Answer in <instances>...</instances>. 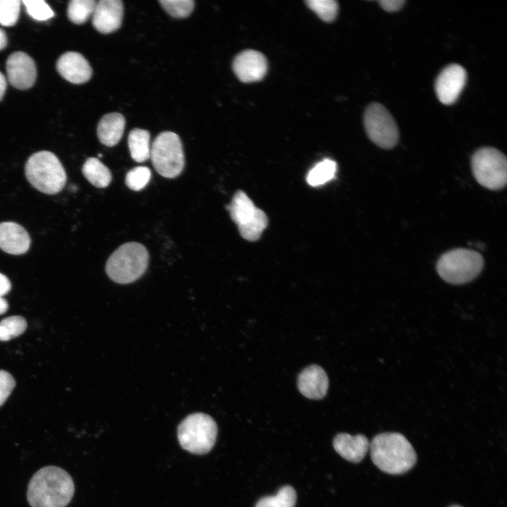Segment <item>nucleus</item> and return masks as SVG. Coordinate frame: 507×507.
Here are the masks:
<instances>
[{"label":"nucleus","instance_id":"obj_1","mask_svg":"<svg viewBox=\"0 0 507 507\" xmlns=\"http://www.w3.org/2000/svg\"><path fill=\"white\" fill-rule=\"evenodd\" d=\"M70 475L56 466H46L31 478L27 498L31 507H65L74 494Z\"/></svg>","mask_w":507,"mask_h":507},{"label":"nucleus","instance_id":"obj_2","mask_svg":"<svg viewBox=\"0 0 507 507\" xmlns=\"http://www.w3.org/2000/svg\"><path fill=\"white\" fill-rule=\"evenodd\" d=\"M373 463L382 471L399 475L411 470L417 455L411 444L401 434L384 432L376 435L370 443Z\"/></svg>","mask_w":507,"mask_h":507},{"label":"nucleus","instance_id":"obj_3","mask_svg":"<svg viewBox=\"0 0 507 507\" xmlns=\"http://www.w3.org/2000/svg\"><path fill=\"white\" fill-rule=\"evenodd\" d=\"M28 182L39 192L55 194L66 183V173L61 161L52 152L41 151L32 154L25 164Z\"/></svg>","mask_w":507,"mask_h":507},{"label":"nucleus","instance_id":"obj_4","mask_svg":"<svg viewBox=\"0 0 507 507\" xmlns=\"http://www.w3.org/2000/svg\"><path fill=\"white\" fill-rule=\"evenodd\" d=\"M149 253L142 244L127 242L118 247L108 258L106 272L111 280L119 284L131 283L146 271Z\"/></svg>","mask_w":507,"mask_h":507},{"label":"nucleus","instance_id":"obj_5","mask_svg":"<svg viewBox=\"0 0 507 507\" xmlns=\"http://www.w3.org/2000/svg\"><path fill=\"white\" fill-rule=\"evenodd\" d=\"M218 434L215 420L203 413H192L186 417L177 427V438L182 449L202 455L213 447Z\"/></svg>","mask_w":507,"mask_h":507},{"label":"nucleus","instance_id":"obj_6","mask_svg":"<svg viewBox=\"0 0 507 507\" xmlns=\"http://www.w3.org/2000/svg\"><path fill=\"white\" fill-rule=\"evenodd\" d=\"M483 266V258L477 251L455 249L444 253L439 258L437 271L446 282L463 284L474 280Z\"/></svg>","mask_w":507,"mask_h":507},{"label":"nucleus","instance_id":"obj_7","mask_svg":"<svg viewBox=\"0 0 507 507\" xmlns=\"http://www.w3.org/2000/svg\"><path fill=\"white\" fill-rule=\"evenodd\" d=\"M150 158L161 176L175 178L180 175L184 167V155L178 135L169 131L160 133L152 144Z\"/></svg>","mask_w":507,"mask_h":507},{"label":"nucleus","instance_id":"obj_8","mask_svg":"<svg viewBox=\"0 0 507 507\" xmlns=\"http://www.w3.org/2000/svg\"><path fill=\"white\" fill-rule=\"evenodd\" d=\"M471 167L474 177L482 187L499 190L506 186L507 161L499 150L492 147L478 149L472 157Z\"/></svg>","mask_w":507,"mask_h":507},{"label":"nucleus","instance_id":"obj_9","mask_svg":"<svg viewBox=\"0 0 507 507\" xmlns=\"http://www.w3.org/2000/svg\"><path fill=\"white\" fill-rule=\"evenodd\" d=\"M364 125L368 137L378 146L391 149L397 144V126L384 106L377 103L370 104L364 115Z\"/></svg>","mask_w":507,"mask_h":507},{"label":"nucleus","instance_id":"obj_10","mask_svg":"<svg viewBox=\"0 0 507 507\" xmlns=\"http://www.w3.org/2000/svg\"><path fill=\"white\" fill-rule=\"evenodd\" d=\"M466 77L465 70L458 64H451L444 68L435 81L438 99L446 105L454 103L465 84Z\"/></svg>","mask_w":507,"mask_h":507},{"label":"nucleus","instance_id":"obj_11","mask_svg":"<svg viewBox=\"0 0 507 507\" xmlns=\"http://www.w3.org/2000/svg\"><path fill=\"white\" fill-rule=\"evenodd\" d=\"M6 73L10 84L18 89L30 88L37 77L34 60L22 51L14 52L8 56L6 61Z\"/></svg>","mask_w":507,"mask_h":507},{"label":"nucleus","instance_id":"obj_12","mask_svg":"<svg viewBox=\"0 0 507 507\" xmlns=\"http://www.w3.org/2000/svg\"><path fill=\"white\" fill-rule=\"evenodd\" d=\"M232 69L238 79L243 82L261 80L265 75L268 64L265 57L256 50H245L234 59Z\"/></svg>","mask_w":507,"mask_h":507},{"label":"nucleus","instance_id":"obj_13","mask_svg":"<svg viewBox=\"0 0 507 507\" xmlns=\"http://www.w3.org/2000/svg\"><path fill=\"white\" fill-rule=\"evenodd\" d=\"M123 16L120 0H101L96 4L92 14V25L99 32L108 34L118 30Z\"/></svg>","mask_w":507,"mask_h":507},{"label":"nucleus","instance_id":"obj_14","mask_svg":"<svg viewBox=\"0 0 507 507\" xmlns=\"http://www.w3.org/2000/svg\"><path fill=\"white\" fill-rule=\"evenodd\" d=\"M56 69L67 81L73 84H82L89 81L92 75L88 61L80 53L68 51L57 61Z\"/></svg>","mask_w":507,"mask_h":507},{"label":"nucleus","instance_id":"obj_15","mask_svg":"<svg viewBox=\"0 0 507 507\" xmlns=\"http://www.w3.org/2000/svg\"><path fill=\"white\" fill-rule=\"evenodd\" d=\"M328 384L326 373L316 365L306 368L299 374L297 383L299 392L311 399L323 398L327 392Z\"/></svg>","mask_w":507,"mask_h":507},{"label":"nucleus","instance_id":"obj_16","mask_svg":"<svg viewBox=\"0 0 507 507\" xmlns=\"http://www.w3.org/2000/svg\"><path fill=\"white\" fill-rule=\"evenodd\" d=\"M30 237L25 229L14 222L0 223V249L13 255H20L27 251L30 246Z\"/></svg>","mask_w":507,"mask_h":507},{"label":"nucleus","instance_id":"obj_17","mask_svg":"<svg viewBox=\"0 0 507 507\" xmlns=\"http://www.w3.org/2000/svg\"><path fill=\"white\" fill-rule=\"evenodd\" d=\"M333 447L346 461L359 463L369 450L370 442L363 434L352 436L347 433H339L333 440Z\"/></svg>","mask_w":507,"mask_h":507},{"label":"nucleus","instance_id":"obj_18","mask_svg":"<svg viewBox=\"0 0 507 507\" xmlns=\"http://www.w3.org/2000/svg\"><path fill=\"white\" fill-rule=\"evenodd\" d=\"M125 126V119L119 113L104 115L97 126V137L101 144L113 146L120 140Z\"/></svg>","mask_w":507,"mask_h":507},{"label":"nucleus","instance_id":"obj_19","mask_svg":"<svg viewBox=\"0 0 507 507\" xmlns=\"http://www.w3.org/2000/svg\"><path fill=\"white\" fill-rule=\"evenodd\" d=\"M232 220L239 226L249 220L255 214L257 207L243 191H237L227 206Z\"/></svg>","mask_w":507,"mask_h":507},{"label":"nucleus","instance_id":"obj_20","mask_svg":"<svg viewBox=\"0 0 507 507\" xmlns=\"http://www.w3.org/2000/svg\"><path fill=\"white\" fill-rule=\"evenodd\" d=\"M150 134L149 131L139 128L131 130L128 135V147L132 158L142 163L150 158Z\"/></svg>","mask_w":507,"mask_h":507},{"label":"nucleus","instance_id":"obj_21","mask_svg":"<svg viewBox=\"0 0 507 507\" xmlns=\"http://www.w3.org/2000/svg\"><path fill=\"white\" fill-rule=\"evenodd\" d=\"M82 170L85 178L98 188L108 187L112 180L110 170L97 158H87L83 164Z\"/></svg>","mask_w":507,"mask_h":507},{"label":"nucleus","instance_id":"obj_22","mask_svg":"<svg viewBox=\"0 0 507 507\" xmlns=\"http://www.w3.org/2000/svg\"><path fill=\"white\" fill-rule=\"evenodd\" d=\"M265 213L257 208L254 215L245 223L238 226L240 235L245 239L254 242L258 239L268 225Z\"/></svg>","mask_w":507,"mask_h":507},{"label":"nucleus","instance_id":"obj_23","mask_svg":"<svg viewBox=\"0 0 507 507\" xmlns=\"http://www.w3.org/2000/svg\"><path fill=\"white\" fill-rule=\"evenodd\" d=\"M337 170V163L331 159L318 163L308 172L306 181L313 187L322 185L332 180Z\"/></svg>","mask_w":507,"mask_h":507},{"label":"nucleus","instance_id":"obj_24","mask_svg":"<svg viewBox=\"0 0 507 507\" xmlns=\"http://www.w3.org/2000/svg\"><path fill=\"white\" fill-rule=\"evenodd\" d=\"M296 501V493L289 485L280 488L273 496L261 498L255 507H294Z\"/></svg>","mask_w":507,"mask_h":507},{"label":"nucleus","instance_id":"obj_25","mask_svg":"<svg viewBox=\"0 0 507 507\" xmlns=\"http://www.w3.org/2000/svg\"><path fill=\"white\" fill-rule=\"evenodd\" d=\"M96 2L94 0H72L68 6L69 20L75 24L84 23L94 13Z\"/></svg>","mask_w":507,"mask_h":507},{"label":"nucleus","instance_id":"obj_26","mask_svg":"<svg viewBox=\"0 0 507 507\" xmlns=\"http://www.w3.org/2000/svg\"><path fill=\"white\" fill-rule=\"evenodd\" d=\"M27 328V323L20 315H13L0 321V341H8L22 334Z\"/></svg>","mask_w":507,"mask_h":507},{"label":"nucleus","instance_id":"obj_27","mask_svg":"<svg viewBox=\"0 0 507 507\" xmlns=\"http://www.w3.org/2000/svg\"><path fill=\"white\" fill-rule=\"evenodd\" d=\"M306 4L320 19L325 22L334 20L338 11V4L334 0H308Z\"/></svg>","mask_w":507,"mask_h":507},{"label":"nucleus","instance_id":"obj_28","mask_svg":"<svg viewBox=\"0 0 507 507\" xmlns=\"http://www.w3.org/2000/svg\"><path fill=\"white\" fill-rule=\"evenodd\" d=\"M151 177V173L148 167L137 166L127 172L125 184L133 191H140L147 185Z\"/></svg>","mask_w":507,"mask_h":507},{"label":"nucleus","instance_id":"obj_29","mask_svg":"<svg viewBox=\"0 0 507 507\" xmlns=\"http://www.w3.org/2000/svg\"><path fill=\"white\" fill-rule=\"evenodd\" d=\"M159 3L168 14L177 18H187L194 6L192 0H160Z\"/></svg>","mask_w":507,"mask_h":507},{"label":"nucleus","instance_id":"obj_30","mask_svg":"<svg viewBox=\"0 0 507 507\" xmlns=\"http://www.w3.org/2000/svg\"><path fill=\"white\" fill-rule=\"evenodd\" d=\"M20 4V0H0V25L9 27L16 23Z\"/></svg>","mask_w":507,"mask_h":507},{"label":"nucleus","instance_id":"obj_31","mask_svg":"<svg viewBox=\"0 0 507 507\" xmlns=\"http://www.w3.org/2000/svg\"><path fill=\"white\" fill-rule=\"evenodd\" d=\"M22 2L25 6L27 13L35 20H46L54 15L52 9L43 0H23Z\"/></svg>","mask_w":507,"mask_h":507},{"label":"nucleus","instance_id":"obj_32","mask_svg":"<svg viewBox=\"0 0 507 507\" xmlns=\"http://www.w3.org/2000/svg\"><path fill=\"white\" fill-rule=\"evenodd\" d=\"M15 386L13 376L7 371L0 370V406L6 401Z\"/></svg>","mask_w":507,"mask_h":507},{"label":"nucleus","instance_id":"obj_33","mask_svg":"<svg viewBox=\"0 0 507 507\" xmlns=\"http://www.w3.org/2000/svg\"><path fill=\"white\" fill-rule=\"evenodd\" d=\"M378 2L384 10L389 12L399 10L405 3L403 0H381Z\"/></svg>","mask_w":507,"mask_h":507},{"label":"nucleus","instance_id":"obj_34","mask_svg":"<svg viewBox=\"0 0 507 507\" xmlns=\"http://www.w3.org/2000/svg\"><path fill=\"white\" fill-rule=\"evenodd\" d=\"M11 288V284L8 278L4 274L0 273V296L6 294Z\"/></svg>","mask_w":507,"mask_h":507},{"label":"nucleus","instance_id":"obj_35","mask_svg":"<svg viewBox=\"0 0 507 507\" xmlns=\"http://www.w3.org/2000/svg\"><path fill=\"white\" fill-rule=\"evenodd\" d=\"M6 80L2 73L0 72V101L4 97L6 89Z\"/></svg>","mask_w":507,"mask_h":507},{"label":"nucleus","instance_id":"obj_36","mask_svg":"<svg viewBox=\"0 0 507 507\" xmlns=\"http://www.w3.org/2000/svg\"><path fill=\"white\" fill-rule=\"evenodd\" d=\"M7 45V36L4 30L0 28V51Z\"/></svg>","mask_w":507,"mask_h":507},{"label":"nucleus","instance_id":"obj_37","mask_svg":"<svg viewBox=\"0 0 507 507\" xmlns=\"http://www.w3.org/2000/svg\"><path fill=\"white\" fill-rule=\"evenodd\" d=\"M8 308V302L2 296H0V315L5 313Z\"/></svg>","mask_w":507,"mask_h":507},{"label":"nucleus","instance_id":"obj_38","mask_svg":"<svg viewBox=\"0 0 507 507\" xmlns=\"http://www.w3.org/2000/svg\"><path fill=\"white\" fill-rule=\"evenodd\" d=\"M450 507H462V506H458V505H453V506H451Z\"/></svg>","mask_w":507,"mask_h":507}]
</instances>
